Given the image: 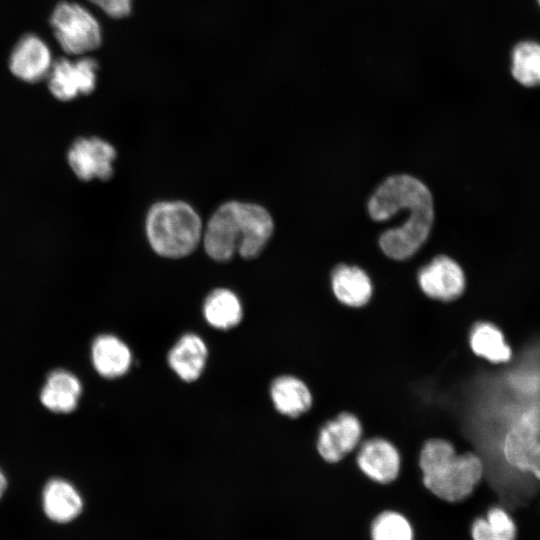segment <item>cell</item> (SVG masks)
<instances>
[{"mask_svg": "<svg viewBox=\"0 0 540 540\" xmlns=\"http://www.w3.org/2000/svg\"><path fill=\"white\" fill-rule=\"evenodd\" d=\"M273 220L260 205L226 202L211 216L203 235L204 249L215 261L224 262L239 254L257 257L273 233Z\"/></svg>", "mask_w": 540, "mask_h": 540, "instance_id": "obj_1", "label": "cell"}, {"mask_svg": "<svg viewBox=\"0 0 540 540\" xmlns=\"http://www.w3.org/2000/svg\"><path fill=\"white\" fill-rule=\"evenodd\" d=\"M419 467L424 487L447 503L468 498L484 473L482 460L476 454H457L454 446L444 439H431L424 444Z\"/></svg>", "mask_w": 540, "mask_h": 540, "instance_id": "obj_2", "label": "cell"}, {"mask_svg": "<svg viewBox=\"0 0 540 540\" xmlns=\"http://www.w3.org/2000/svg\"><path fill=\"white\" fill-rule=\"evenodd\" d=\"M146 235L158 255L185 257L196 249L201 240V219L194 208L185 202H158L147 214Z\"/></svg>", "mask_w": 540, "mask_h": 540, "instance_id": "obj_3", "label": "cell"}, {"mask_svg": "<svg viewBox=\"0 0 540 540\" xmlns=\"http://www.w3.org/2000/svg\"><path fill=\"white\" fill-rule=\"evenodd\" d=\"M50 25L60 47L70 55L93 51L102 42L98 21L77 3L60 2L51 14Z\"/></svg>", "mask_w": 540, "mask_h": 540, "instance_id": "obj_4", "label": "cell"}, {"mask_svg": "<svg viewBox=\"0 0 540 540\" xmlns=\"http://www.w3.org/2000/svg\"><path fill=\"white\" fill-rule=\"evenodd\" d=\"M503 453L513 468L540 480V405L525 410L511 425Z\"/></svg>", "mask_w": 540, "mask_h": 540, "instance_id": "obj_5", "label": "cell"}, {"mask_svg": "<svg viewBox=\"0 0 540 540\" xmlns=\"http://www.w3.org/2000/svg\"><path fill=\"white\" fill-rule=\"evenodd\" d=\"M98 63L90 57L76 61L61 57L52 62L48 73V88L51 94L68 101L79 94H89L96 86Z\"/></svg>", "mask_w": 540, "mask_h": 540, "instance_id": "obj_6", "label": "cell"}, {"mask_svg": "<svg viewBox=\"0 0 540 540\" xmlns=\"http://www.w3.org/2000/svg\"><path fill=\"white\" fill-rule=\"evenodd\" d=\"M116 158L114 147L96 137L79 138L68 152V163L82 180L93 178L108 180L113 175V162Z\"/></svg>", "mask_w": 540, "mask_h": 540, "instance_id": "obj_7", "label": "cell"}, {"mask_svg": "<svg viewBox=\"0 0 540 540\" xmlns=\"http://www.w3.org/2000/svg\"><path fill=\"white\" fill-rule=\"evenodd\" d=\"M418 283L428 297L452 301L463 293L465 276L458 263L445 255H439L420 269Z\"/></svg>", "mask_w": 540, "mask_h": 540, "instance_id": "obj_8", "label": "cell"}, {"mask_svg": "<svg viewBox=\"0 0 540 540\" xmlns=\"http://www.w3.org/2000/svg\"><path fill=\"white\" fill-rule=\"evenodd\" d=\"M362 434L360 421L351 413H340L320 430L317 450L328 463L342 460L359 443Z\"/></svg>", "mask_w": 540, "mask_h": 540, "instance_id": "obj_9", "label": "cell"}, {"mask_svg": "<svg viewBox=\"0 0 540 540\" xmlns=\"http://www.w3.org/2000/svg\"><path fill=\"white\" fill-rule=\"evenodd\" d=\"M52 66L51 52L46 43L34 34H26L14 46L9 68L17 78L34 83L42 80Z\"/></svg>", "mask_w": 540, "mask_h": 540, "instance_id": "obj_10", "label": "cell"}, {"mask_svg": "<svg viewBox=\"0 0 540 540\" xmlns=\"http://www.w3.org/2000/svg\"><path fill=\"white\" fill-rule=\"evenodd\" d=\"M208 358L209 349L202 336L186 332L169 349L167 363L181 381L193 383L203 375Z\"/></svg>", "mask_w": 540, "mask_h": 540, "instance_id": "obj_11", "label": "cell"}, {"mask_svg": "<svg viewBox=\"0 0 540 540\" xmlns=\"http://www.w3.org/2000/svg\"><path fill=\"white\" fill-rule=\"evenodd\" d=\"M360 471L370 480L381 485L396 480L400 472V455L389 441L373 438L365 441L357 454Z\"/></svg>", "mask_w": 540, "mask_h": 540, "instance_id": "obj_12", "label": "cell"}, {"mask_svg": "<svg viewBox=\"0 0 540 540\" xmlns=\"http://www.w3.org/2000/svg\"><path fill=\"white\" fill-rule=\"evenodd\" d=\"M91 359L96 372L108 379L126 375L133 363L129 345L113 334H102L95 338L91 347Z\"/></svg>", "mask_w": 540, "mask_h": 540, "instance_id": "obj_13", "label": "cell"}, {"mask_svg": "<svg viewBox=\"0 0 540 540\" xmlns=\"http://www.w3.org/2000/svg\"><path fill=\"white\" fill-rule=\"evenodd\" d=\"M202 314L210 327L227 331L241 323L244 310L240 298L232 290L216 288L206 296Z\"/></svg>", "mask_w": 540, "mask_h": 540, "instance_id": "obj_14", "label": "cell"}, {"mask_svg": "<svg viewBox=\"0 0 540 540\" xmlns=\"http://www.w3.org/2000/svg\"><path fill=\"white\" fill-rule=\"evenodd\" d=\"M274 408L282 415L296 418L312 405V395L306 384L292 375L276 377L270 385Z\"/></svg>", "mask_w": 540, "mask_h": 540, "instance_id": "obj_15", "label": "cell"}, {"mask_svg": "<svg viewBox=\"0 0 540 540\" xmlns=\"http://www.w3.org/2000/svg\"><path fill=\"white\" fill-rule=\"evenodd\" d=\"M43 509L48 518L66 523L78 517L83 500L76 488L66 480L52 479L43 491Z\"/></svg>", "mask_w": 540, "mask_h": 540, "instance_id": "obj_16", "label": "cell"}, {"mask_svg": "<svg viewBox=\"0 0 540 540\" xmlns=\"http://www.w3.org/2000/svg\"><path fill=\"white\" fill-rule=\"evenodd\" d=\"M331 282L334 295L347 306L360 307L371 298V281L357 266L345 264L337 266L332 272Z\"/></svg>", "mask_w": 540, "mask_h": 540, "instance_id": "obj_17", "label": "cell"}, {"mask_svg": "<svg viewBox=\"0 0 540 540\" xmlns=\"http://www.w3.org/2000/svg\"><path fill=\"white\" fill-rule=\"evenodd\" d=\"M82 386L79 379L65 370L52 372L41 391V402L53 412L73 411L80 399Z\"/></svg>", "mask_w": 540, "mask_h": 540, "instance_id": "obj_18", "label": "cell"}, {"mask_svg": "<svg viewBox=\"0 0 540 540\" xmlns=\"http://www.w3.org/2000/svg\"><path fill=\"white\" fill-rule=\"evenodd\" d=\"M517 534L512 515L500 506H493L484 516L476 517L470 527L472 540H517Z\"/></svg>", "mask_w": 540, "mask_h": 540, "instance_id": "obj_19", "label": "cell"}, {"mask_svg": "<svg viewBox=\"0 0 540 540\" xmlns=\"http://www.w3.org/2000/svg\"><path fill=\"white\" fill-rule=\"evenodd\" d=\"M510 58V72L518 84L526 88L540 87V42L519 41Z\"/></svg>", "mask_w": 540, "mask_h": 540, "instance_id": "obj_20", "label": "cell"}, {"mask_svg": "<svg viewBox=\"0 0 540 540\" xmlns=\"http://www.w3.org/2000/svg\"><path fill=\"white\" fill-rule=\"evenodd\" d=\"M472 351L493 363L506 362L511 358V349L502 332L490 323H479L471 332Z\"/></svg>", "mask_w": 540, "mask_h": 540, "instance_id": "obj_21", "label": "cell"}, {"mask_svg": "<svg viewBox=\"0 0 540 540\" xmlns=\"http://www.w3.org/2000/svg\"><path fill=\"white\" fill-rule=\"evenodd\" d=\"M370 540H415L414 527L401 512L384 510L370 525Z\"/></svg>", "mask_w": 540, "mask_h": 540, "instance_id": "obj_22", "label": "cell"}, {"mask_svg": "<svg viewBox=\"0 0 540 540\" xmlns=\"http://www.w3.org/2000/svg\"><path fill=\"white\" fill-rule=\"evenodd\" d=\"M112 18H123L132 9V0H89Z\"/></svg>", "mask_w": 540, "mask_h": 540, "instance_id": "obj_23", "label": "cell"}, {"mask_svg": "<svg viewBox=\"0 0 540 540\" xmlns=\"http://www.w3.org/2000/svg\"><path fill=\"white\" fill-rule=\"evenodd\" d=\"M6 485H7L6 478L4 474L2 473V471L0 470V498L6 489Z\"/></svg>", "mask_w": 540, "mask_h": 540, "instance_id": "obj_24", "label": "cell"}, {"mask_svg": "<svg viewBox=\"0 0 540 540\" xmlns=\"http://www.w3.org/2000/svg\"><path fill=\"white\" fill-rule=\"evenodd\" d=\"M538 6L540 7V0H537Z\"/></svg>", "mask_w": 540, "mask_h": 540, "instance_id": "obj_25", "label": "cell"}]
</instances>
